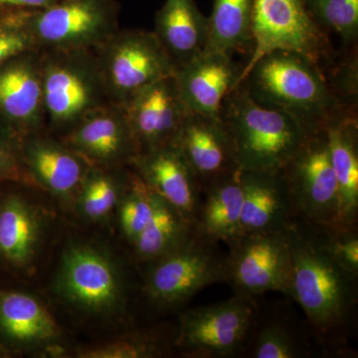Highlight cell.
I'll list each match as a JSON object with an SVG mask.
<instances>
[{"mask_svg":"<svg viewBox=\"0 0 358 358\" xmlns=\"http://www.w3.org/2000/svg\"><path fill=\"white\" fill-rule=\"evenodd\" d=\"M243 205L241 235L277 232L294 220L288 188L282 171H240Z\"/></svg>","mask_w":358,"mask_h":358,"instance_id":"ffe728a7","label":"cell"},{"mask_svg":"<svg viewBox=\"0 0 358 358\" xmlns=\"http://www.w3.org/2000/svg\"><path fill=\"white\" fill-rule=\"evenodd\" d=\"M66 145L95 166L110 167L124 162L133 164L138 157L126 115L106 110L85 115L68 136Z\"/></svg>","mask_w":358,"mask_h":358,"instance_id":"d6986e66","label":"cell"},{"mask_svg":"<svg viewBox=\"0 0 358 358\" xmlns=\"http://www.w3.org/2000/svg\"><path fill=\"white\" fill-rule=\"evenodd\" d=\"M15 357V355L3 343H0V358H10Z\"/></svg>","mask_w":358,"mask_h":358,"instance_id":"8d00e7d4","label":"cell"},{"mask_svg":"<svg viewBox=\"0 0 358 358\" xmlns=\"http://www.w3.org/2000/svg\"><path fill=\"white\" fill-rule=\"evenodd\" d=\"M248 348H252L250 357L254 358H303L312 355L307 339L301 338L291 327L277 320L259 329L255 324Z\"/></svg>","mask_w":358,"mask_h":358,"instance_id":"4dcf8cb0","label":"cell"},{"mask_svg":"<svg viewBox=\"0 0 358 358\" xmlns=\"http://www.w3.org/2000/svg\"><path fill=\"white\" fill-rule=\"evenodd\" d=\"M126 266L108 245L72 238L61 252L51 282L58 305L89 324L121 326L129 317Z\"/></svg>","mask_w":358,"mask_h":358,"instance_id":"3957f363","label":"cell"},{"mask_svg":"<svg viewBox=\"0 0 358 358\" xmlns=\"http://www.w3.org/2000/svg\"><path fill=\"white\" fill-rule=\"evenodd\" d=\"M141 293L157 312L183 307L201 289L226 282V255L195 231L182 246L143 266Z\"/></svg>","mask_w":358,"mask_h":358,"instance_id":"5b68a950","label":"cell"},{"mask_svg":"<svg viewBox=\"0 0 358 358\" xmlns=\"http://www.w3.org/2000/svg\"><path fill=\"white\" fill-rule=\"evenodd\" d=\"M226 255V282L254 299L268 292L289 296L292 256L286 229L241 235Z\"/></svg>","mask_w":358,"mask_h":358,"instance_id":"30bf717a","label":"cell"},{"mask_svg":"<svg viewBox=\"0 0 358 358\" xmlns=\"http://www.w3.org/2000/svg\"><path fill=\"white\" fill-rule=\"evenodd\" d=\"M195 228L157 195V208L147 227L129 247L131 260L145 266L182 246Z\"/></svg>","mask_w":358,"mask_h":358,"instance_id":"d4e9b609","label":"cell"},{"mask_svg":"<svg viewBox=\"0 0 358 358\" xmlns=\"http://www.w3.org/2000/svg\"><path fill=\"white\" fill-rule=\"evenodd\" d=\"M176 324L129 329L91 345L71 348L67 357L75 358H162L176 353Z\"/></svg>","mask_w":358,"mask_h":358,"instance_id":"cb8c5ba5","label":"cell"},{"mask_svg":"<svg viewBox=\"0 0 358 358\" xmlns=\"http://www.w3.org/2000/svg\"><path fill=\"white\" fill-rule=\"evenodd\" d=\"M58 0H0V4L20 7H31V8H46L53 6Z\"/></svg>","mask_w":358,"mask_h":358,"instance_id":"d590c367","label":"cell"},{"mask_svg":"<svg viewBox=\"0 0 358 358\" xmlns=\"http://www.w3.org/2000/svg\"><path fill=\"white\" fill-rule=\"evenodd\" d=\"M20 157L36 187L71 214L91 164L67 145L43 138L27 141Z\"/></svg>","mask_w":358,"mask_h":358,"instance_id":"e0dca14e","label":"cell"},{"mask_svg":"<svg viewBox=\"0 0 358 358\" xmlns=\"http://www.w3.org/2000/svg\"><path fill=\"white\" fill-rule=\"evenodd\" d=\"M42 105V76L34 65L18 61L0 69V110L9 120L34 126Z\"/></svg>","mask_w":358,"mask_h":358,"instance_id":"484cf974","label":"cell"},{"mask_svg":"<svg viewBox=\"0 0 358 358\" xmlns=\"http://www.w3.org/2000/svg\"><path fill=\"white\" fill-rule=\"evenodd\" d=\"M188 113L174 76L148 85L129 96L124 115L138 155L173 143Z\"/></svg>","mask_w":358,"mask_h":358,"instance_id":"5bb4252c","label":"cell"},{"mask_svg":"<svg viewBox=\"0 0 358 358\" xmlns=\"http://www.w3.org/2000/svg\"><path fill=\"white\" fill-rule=\"evenodd\" d=\"M238 85L257 102L292 115L310 134L355 115V106L339 93L327 73L296 52L266 54L240 77Z\"/></svg>","mask_w":358,"mask_h":358,"instance_id":"7a4b0ae2","label":"cell"},{"mask_svg":"<svg viewBox=\"0 0 358 358\" xmlns=\"http://www.w3.org/2000/svg\"><path fill=\"white\" fill-rule=\"evenodd\" d=\"M242 69L233 56L210 51L178 67L174 79L188 112L221 119L224 103L236 87Z\"/></svg>","mask_w":358,"mask_h":358,"instance_id":"2e32d148","label":"cell"},{"mask_svg":"<svg viewBox=\"0 0 358 358\" xmlns=\"http://www.w3.org/2000/svg\"><path fill=\"white\" fill-rule=\"evenodd\" d=\"M57 223L49 201L23 190L0 193V273L29 280L38 273Z\"/></svg>","mask_w":358,"mask_h":358,"instance_id":"52a82bcc","label":"cell"},{"mask_svg":"<svg viewBox=\"0 0 358 358\" xmlns=\"http://www.w3.org/2000/svg\"><path fill=\"white\" fill-rule=\"evenodd\" d=\"M27 16L18 15L0 23V66L9 59L24 53L34 44V38L28 27Z\"/></svg>","mask_w":358,"mask_h":358,"instance_id":"d6a6232c","label":"cell"},{"mask_svg":"<svg viewBox=\"0 0 358 358\" xmlns=\"http://www.w3.org/2000/svg\"><path fill=\"white\" fill-rule=\"evenodd\" d=\"M174 143L203 194L211 186L239 171L232 138L221 119L188 113Z\"/></svg>","mask_w":358,"mask_h":358,"instance_id":"9a60e30c","label":"cell"},{"mask_svg":"<svg viewBox=\"0 0 358 358\" xmlns=\"http://www.w3.org/2000/svg\"><path fill=\"white\" fill-rule=\"evenodd\" d=\"M275 50L301 54L326 73L338 67L331 38L315 24L305 0H254L252 48L240 77Z\"/></svg>","mask_w":358,"mask_h":358,"instance_id":"8992f818","label":"cell"},{"mask_svg":"<svg viewBox=\"0 0 358 358\" xmlns=\"http://www.w3.org/2000/svg\"><path fill=\"white\" fill-rule=\"evenodd\" d=\"M253 6L254 0H214L204 51L233 56L251 49Z\"/></svg>","mask_w":358,"mask_h":358,"instance_id":"83f0119b","label":"cell"},{"mask_svg":"<svg viewBox=\"0 0 358 358\" xmlns=\"http://www.w3.org/2000/svg\"><path fill=\"white\" fill-rule=\"evenodd\" d=\"M308 13L327 36L334 35L345 48L358 39V0H305Z\"/></svg>","mask_w":358,"mask_h":358,"instance_id":"1f68e13d","label":"cell"},{"mask_svg":"<svg viewBox=\"0 0 358 358\" xmlns=\"http://www.w3.org/2000/svg\"><path fill=\"white\" fill-rule=\"evenodd\" d=\"M326 229L327 241L336 258L348 271L358 275V228Z\"/></svg>","mask_w":358,"mask_h":358,"instance_id":"836d02e7","label":"cell"},{"mask_svg":"<svg viewBox=\"0 0 358 358\" xmlns=\"http://www.w3.org/2000/svg\"><path fill=\"white\" fill-rule=\"evenodd\" d=\"M35 42L63 50L91 46L109 34L114 8L108 0H63L27 16Z\"/></svg>","mask_w":358,"mask_h":358,"instance_id":"7c38bea8","label":"cell"},{"mask_svg":"<svg viewBox=\"0 0 358 358\" xmlns=\"http://www.w3.org/2000/svg\"><path fill=\"white\" fill-rule=\"evenodd\" d=\"M157 194L138 173L129 174L114 219L120 236L128 247L147 227L157 208Z\"/></svg>","mask_w":358,"mask_h":358,"instance_id":"f546056e","label":"cell"},{"mask_svg":"<svg viewBox=\"0 0 358 358\" xmlns=\"http://www.w3.org/2000/svg\"><path fill=\"white\" fill-rule=\"evenodd\" d=\"M155 34L178 69L204 52L208 18L195 0H166L155 16Z\"/></svg>","mask_w":358,"mask_h":358,"instance_id":"44dd1931","label":"cell"},{"mask_svg":"<svg viewBox=\"0 0 358 358\" xmlns=\"http://www.w3.org/2000/svg\"><path fill=\"white\" fill-rule=\"evenodd\" d=\"M129 176H114L106 167L92 166L85 176L71 214L89 225H101L114 219L115 209Z\"/></svg>","mask_w":358,"mask_h":358,"instance_id":"f1b7e54d","label":"cell"},{"mask_svg":"<svg viewBox=\"0 0 358 358\" xmlns=\"http://www.w3.org/2000/svg\"><path fill=\"white\" fill-rule=\"evenodd\" d=\"M294 219L327 228H343L338 185L326 133L312 134L282 171Z\"/></svg>","mask_w":358,"mask_h":358,"instance_id":"9c48e42d","label":"cell"},{"mask_svg":"<svg viewBox=\"0 0 358 358\" xmlns=\"http://www.w3.org/2000/svg\"><path fill=\"white\" fill-rule=\"evenodd\" d=\"M221 120L240 171L280 173L312 136L292 115L257 102L241 85L226 99Z\"/></svg>","mask_w":358,"mask_h":358,"instance_id":"277c9868","label":"cell"},{"mask_svg":"<svg viewBox=\"0 0 358 358\" xmlns=\"http://www.w3.org/2000/svg\"><path fill=\"white\" fill-rule=\"evenodd\" d=\"M43 105L54 122L66 124L82 117L93 103L87 78L67 65H51L42 76Z\"/></svg>","mask_w":358,"mask_h":358,"instance_id":"4316f807","label":"cell"},{"mask_svg":"<svg viewBox=\"0 0 358 358\" xmlns=\"http://www.w3.org/2000/svg\"><path fill=\"white\" fill-rule=\"evenodd\" d=\"M257 319L254 299L240 294L186 310L176 322V353L185 358L240 357L247 352Z\"/></svg>","mask_w":358,"mask_h":358,"instance_id":"ba28073f","label":"cell"},{"mask_svg":"<svg viewBox=\"0 0 358 358\" xmlns=\"http://www.w3.org/2000/svg\"><path fill=\"white\" fill-rule=\"evenodd\" d=\"M286 233L292 256L289 296L303 308L308 333L320 348L348 353L357 333L358 275L334 255L324 228L294 219Z\"/></svg>","mask_w":358,"mask_h":358,"instance_id":"6da1fadb","label":"cell"},{"mask_svg":"<svg viewBox=\"0 0 358 358\" xmlns=\"http://www.w3.org/2000/svg\"><path fill=\"white\" fill-rule=\"evenodd\" d=\"M195 231L209 241L230 247L241 236L243 192L240 171L204 192Z\"/></svg>","mask_w":358,"mask_h":358,"instance_id":"603a6c76","label":"cell"},{"mask_svg":"<svg viewBox=\"0 0 358 358\" xmlns=\"http://www.w3.org/2000/svg\"><path fill=\"white\" fill-rule=\"evenodd\" d=\"M14 182L36 187L30 178L20 155L0 138V182Z\"/></svg>","mask_w":358,"mask_h":358,"instance_id":"e575fe53","label":"cell"},{"mask_svg":"<svg viewBox=\"0 0 358 358\" xmlns=\"http://www.w3.org/2000/svg\"><path fill=\"white\" fill-rule=\"evenodd\" d=\"M105 58L108 82L124 102L141 89L176 74V66L155 32L122 33Z\"/></svg>","mask_w":358,"mask_h":358,"instance_id":"4fadbf2b","label":"cell"},{"mask_svg":"<svg viewBox=\"0 0 358 358\" xmlns=\"http://www.w3.org/2000/svg\"><path fill=\"white\" fill-rule=\"evenodd\" d=\"M133 166L145 185L195 228L203 193L178 145L138 155Z\"/></svg>","mask_w":358,"mask_h":358,"instance_id":"ac0fdd59","label":"cell"},{"mask_svg":"<svg viewBox=\"0 0 358 358\" xmlns=\"http://www.w3.org/2000/svg\"><path fill=\"white\" fill-rule=\"evenodd\" d=\"M338 180L343 228L358 222V124L357 115L336 120L324 129Z\"/></svg>","mask_w":358,"mask_h":358,"instance_id":"7402d4cb","label":"cell"},{"mask_svg":"<svg viewBox=\"0 0 358 358\" xmlns=\"http://www.w3.org/2000/svg\"><path fill=\"white\" fill-rule=\"evenodd\" d=\"M0 343L15 357H66L71 348L48 303L18 289H0Z\"/></svg>","mask_w":358,"mask_h":358,"instance_id":"8fae6325","label":"cell"}]
</instances>
